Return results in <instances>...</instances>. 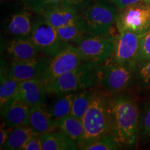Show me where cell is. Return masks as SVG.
Here are the masks:
<instances>
[{
	"instance_id": "cell-28",
	"label": "cell",
	"mask_w": 150,
	"mask_h": 150,
	"mask_svg": "<svg viewBox=\"0 0 150 150\" xmlns=\"http://www.w3.org/2000/svg\"><path fill=\"white\" fill-rule=\"evenodd\" d=\"M147 60H150V31L146 33L140 41L139 51L136 57V64Z\"/></svg>"
},
{
	"instance_id": "cell-5",
	"label": "cell",
	"mask_w": 150,
	"mask_h": 150,
	"mask_svg": "<svg viewBox=\"0 0 150 150\" xmlns=\"http://www.w3.org/2000/svg\"><path fill=\"white\" fill-rule=\"evenodd\" d=\"M116 38L112 35H87L76 45L83 61L102 65L112 59Z\"/></svg>"
},
{
	"instance_id": "cell-23",
	"label": "cell",
	"mask_w": 150,
	"mask_h": 150,
	"mask_svg": "<svg viewBox=\"0 0 150 150\" xmlns=\"http://www.w3.org/2000/svg\"><path fill=\"white\" fill-rule=\"evenodd\" d=\"M74 95L75 93H71L59 96L50 110L55 119L70 115Z\"/></svg>"
},
{
	"instance_id": "cell-29",
	"label": "cell",
	"mask_w": 150,
	"mask_h": 150,
	"mask_svg": "<svg viewBox=\"0 0 150 150\" xmlns=\"http://www.w3.org/2000/svg\"><path fill=\"white\" fill-rule=\"evenodd\" d=\"M140 132L145 138H150V102L145 108L140 125Z\"/></svg>"
},
{
	"instance_id": "cell-9",
	"label": "cell",
	"mask_w": 150,
	"mask_h": 150,
	"mask_svg": "<svg viewBox=\"0 0 150 150\" xmlns=\"http://www.w3.org/2000/svg\"><path fill=\"white\" fill-rule=\"evenodd\" d=\"M83 63L76 47L68 44L57 55L50 59L47 66L38 79L45 86L69 71L76 68Z\"/></svg>"
},
{
	"instance_id": "cell-32",
	"label": "cell",
	"mask_w": 150,
	"mask_h": 150,
	"mask_svg": "<svg viewBox=\"0 0 150 150\" xmlns=\"http://www.w3.org/2000/svg\"><path fill=\"white\" fill-rule=\"evenodd\" d=\"M13 129L14 128L7 126L4 122L1 125V128H0V147H1V149H2L3 146L8 140L11 133L12 132Z\"/></svg>"
},
{
	"instance_id": "cell-2",
	"label": "cell",
	"mask_w": 150,
	"mask_h": 150,
	"mask_svg": "<svg viewBox=\"0 0 150 150\" xmlns=\"http://www.w3.org/2000/svg\"><path fill=\"white\" fill-rule=\"evenodd\" d=\"M109 97L97 91H93L89 107L82 122L84 134L78 147L82 149L102 137L110 134L112 117Z\"/></svg>"
},
{
	"instance_id": "cell-30",
	"label": "cell",
	"mask_w": 150,
	"mask_h": 150,
	"mask_svg": "<svg viewBox=\"0 0 150 150\" xmlns=\"http://www.w3.org/2000/svg\"><path fill=\"white\" fill-rule=\"evenodd\" d=\"M61 4L76 9L80 14L90 4L89 0H61Z\"/></svg>"
},
{
	"instance_id": "cell-31",
	"label": "cell",
	"mask_w": 150,
	"mask_h": 150,
	"mask_svg": "<svg viewBox=\"0 0 150 150\" xmlns=\"http://www.w3.org/2000/svg\"><path fill=\"white\" fill-rule=\"evenodd\" d=\"M22 150H42L40 135L33 134L24 146Z\"/></svg>"
},
{
	"instance_id": "cell-33",
	"label": "cell",
	"mask_w": 150,
	"mask_h": 150,
	"mask_svg": "<svg viewBox=\"0 0 150 150\" xmlns=\"http://www.w3.org/2000/svg\"><path fill=\"white\" fill-rule=\"evenodd\" d=\"M120 10H122L129 6L140 2L142 0H108Z\"/></svg>"
},
{
	"instance_id": "cell-4",
	"label": "cell",
	"mask_w": 150,
	"mask_h": 150,
	"mask_svg": "<svg viewBox=\"0 0 150 150\" xmlns=\"http://www.w3.org/2000/svg\"><path fill=\"white\" fill-rule=\"evenodd\" d=\"M118 12L119 9L108 0H98L90 4L80 15L88 35H108Z\"/></svg>"
},
{
	"instance_id": "cell-26",
	"label": "cell",
	"mask_w": 150,
	"mask_h": 150,
	"mask_svg": "<svg viewBox=\"0 0 150 150\" xmlns=\"http://www.w3.org/2000/svg\"><path fill=\"white\" fill-rule=\"evenodd\" d=\"M24 5L31 11L42 13L50 7L61 5V0H23Z\"/></svg>"
},
{
	"instance_id": "cell-6",
	"label": "cell",
	"mask_w": 150,
	"mask_h": 150,
	"mask_svg": "<svg viewBox=\"0 0 150 150\" xmlns=\"http://www.w3.org/2000/svg\"><path fill=\"white\" fill-rule=\"evenodd\" d=\"M135 67L109 60L97 67V81L108 91L116 93L130 85L134 78Z\"/></svg>"
},
{
	"instance_id": "cell-7",
	"label": "cell",
	"mask_w": 150,
	"mask_h": 150,
	"mask_svg": "<svg viewBox=\"0 0 150 150\" xmlns=\"http://www.w3.org/2000/svg\"><path fill=\"white\" fill-rule=\"evenodd\" d=\"M29 36L40 53L50 58L57 55L69 44L61 40L56 28L44 18L33 23Z\"/></svg>"
},
{
	"instance_id": "cell-10",
	"label": "cell",
	"mask_w": 150,
	"mask_h": 150,
	"mask_svg": "<svg viewBox=\"0 0 150 150\" xmlns=\"http://www.w3.org/2000/svg\"><path fill=\"white\" fill-rule=\"evenodd\" d=\"M145 34L131 31L119 32V35L116 38L115 51L110 60L120 64L135 67L140 41Z\"/></svg>"
},
{
	"instance_id": "cell-15",
	"label": "cell",
	"mask_w": 150,
	"mask_h": 150,
	"mask_svg": "<svg viewBox=\"0 0 150 150\" xmlns=\"http://www.w3.org/2000/svg\"><path fill=\"white\" fill-rule=\"evenodd\" d=\"M29 126L38 135L53 132L57 128L56 119L43 105L31 107Z\"/></svg>"
},
{
	"instance_id": "cell-34",
	"label": "cell",
	"mask_w": 150,
	"mask_h": 150,
	"mask_svg": "<svg viewBox=\"0 0 150 150\" xmlns=\"http://www.w3.org/2000/svg\"><path fill=\"white\" fill-rule=\"evenodd\" d=\"M142 1H145L146 3H149L150 4V0H142Z\"/></svg>"
},
{
	"instance_id": "cell-14",
	"label": "cell",
	"mask_w": 150,
	"mask_h": 150,
	"mask_svg": "<svg viewBox=\"0 0 150 150\" xmlns=\"http://www.w3.org/2000/svg\"><path fill=\"white\" fill-rule=\"evenodd\" d=\"M42 15L43 18L56 29L83 23L80 13L76 9L63 4L46 9Z\"/></svg>"
},
{
	"instance_id": "cell-1",
	"label": "cell",
	"mask_w": 150,
	"mask_h": 150,
	"mask_svg": "<svg viewBox=\"0 0 150 150\" xmlns=\"http://www.w3.org/2000/svg\"><path fill=\"white\" fill-rule=\"evenodd\" d=\"M111 134L122 146L132 147L139 132V112L136 103L130 97L120 95L110 99Z\"/></svg>"
},
{
	"instance_id": "cell-8",
	"label": "cell",
	"mask_w": 150,
	"mask_h": 150,
	"mask_svg": "<svg viewBox=\"0 0 150 150\" xmlns=\"http://www.w3.org/2000/svg\"><path fill=\"white\" fill-rule=\"evenodd\" d=\"M118 32L131 31L138 33L150 31V4L140 1L120 10L116 18Z\"/></svg>"
},
{
	"instance_id": "cell-22",
	"label": "cell",
	"mask_w": 150,
	"mask_h": 150,
	"mask_svg": "<svg viewBox=\"0 0 150 150\" xmlns=\"http://www.w3.org/2000/svg\"><path fill=\"white\" fill-rule=\"evenodd\" d=\"M56 29L61 40L69 44L76 43L77 45L86 35H88L83 22Z\"/></svg>"
},
{
	"instance_id": "cell-25",
	"label": "cell",
	"mask_w": 150,
	"mask_h": 150,
	"mask_svg": "<svg viewBox=\"0 0 150 150\" xmlns=\"http://www.w3.org/2000/svg\"><path fill=\"white\" fill-rule=\"evenodd\" d=\"M122 147L111 134L102 137L93 143L86 146L85 150H116Z\"/></svg>"
},
{
	"instance_id": "cell-13",
	"label": "cell",
	"mask_w": 150,
	"mask_h": 150,
	"mask_svg": "<svg viewBox=\"0 0 150 150\" xmlns=\"http://www.w3.org/2000/svg\"><path fill=\"white\" fill-rule=\"evenodd\" d=\"M46 93L44 83L40 79L35 78L20 82L13 98L20 99L32 107L44 104Z\"/></svg>"
},
{
	"instance_id": "cell-24",
	"label": "cell",
	"mask_w": 150,
	"mask_h": 150,
	"mask_svg": "<svg viewBox=\"0 0 150 150\" xmlns=\"http://www.w3.org/2000/svg\"><path fill=\"white\" fill-rule=\"evenodd\" d=\"M20 82L11 78L8 75L3 76L1 74V85H0V106L1 108L6 103L14 97L18 90Z\"/></svg>"
},
{
	"instance_id": "cell-12",
	"label": "cell",
	"mask_w": 150,
	"mask_h": 150,
	"mask_svg": "<svg viewBox=\"0 0 150 150\" xmlns=\"http://www.w3.org/2000/svg\"><path fill=\"white\" fill-rule=\"evenodd\" d=\"M30 111L29 105L15 98L11 99L1 108L4 122L12 128L29 126Z\"/></svg>"
},
{
	"instance_id": "cell-18",
	"label": "cell",
	"mask_w": 150,
	"mask_h": 150,
	"mask_svg": "<svg viewBox=\"0 0 150 150\" xmlns=\"http://www.w3.org/2000/svg\"><path fill=\"white\" fill-rule=\"evenodd\" d=\"M57 128L65 135L77 144L81 141L84 134V128L82 120L68 115L65 117L56 119Z\"/></svg>"
},
{
	"instance_id": "cell-3",
	"label": "cell",
	"mask_w": 150,
	"mask_h": 150,
	"mask_svg": "<svg viewBox=\"0 0 150 150\" xmlns=\"http://www.w3.org/2000/svg\"><path fill=\"white\" fill-rule=\"evenodd\" d=\"M98 65L83 61L76 68L61 74L45 86L47 93L61 96L93 87L97 83Z\"/></svg>"
},
{
	"instance_id": "cell-17",
	"label": "cell",
	"mask_w": 150,
	"mask_h": 150,
	"mask_svg": "<svg viewBox=\"0 0 150 150\" xmlns=\"http://www.w3.org/2000/svg\"><path fill=\"white\" fill-rule=\"evenodd\" d=\"M42 150H75L77 144L63 133L49 132L40 135Z\"/></svg>"
},
{
	"instance_id": "cell-16",
	"label": "cell",
	"mask_w": 150,
	"mask_h": 150,
	"mask_svg": "<svg viewBox=\"0 0 150 150\" xmlns=\"http://www.w3.org/2000/svg\"><path fill=\"white\" fill-rule=\"evenodd\" d=\"M6 52L13 60H26L40 56V52L30 38L18 37L9 41Z\"/></svg>"
},
{
	"instance_id": "cell-27",
	"label": "cell",
	"mask_w": 150,
	"mask_h": 150,
	"mask_svg": "<svg viewBox=\"0 0 150 150\" xmlns=\"http://www.w3.org/2000/svg\"><path fill=\"white\" fill-rule=\"evenodd\" d=\"M135 70L140 84L150 87V60L138 63L135 66Z\"/></svg>"
},
{
	"instance_id": "cell-21",
	"label": "cell",
	"mask_w": 150,
	"mask_h": 150,
	"mask_svg": "<svg viewBox=\"0 0 150 150\" xmlns=\"http://www.w3.org/2000/svg\"><path fill=\"white\" fill-rule=\"evenodd\" d=\"M93 91L86 89L75 93L70 115L82 120L89 107Z\"/></svg>"
},
{
	"instance_id": "cell-11",
	"label": "cell",
	"mask_w": 150,
	"mask_h": 150,
	"mask_svg": "<svg viewBox=\"0 0 150 150\" xmlns=\"http://www.w3.org/2000/svg\"><path fill=\"white\" fill-rule=\"evenodd\" d=\"M50 57L43 56L26 60H13L8 68V75L19 82L39 78L50 63Z\"/></svg>"
},
{
	"instance_id": "cell-20",
	"label": "cell",
	"mask_w": 150,
	"mask_h": 150,
	"mask_svg": "<svg viewBox=\"0 0 150 150\" xmlns=\"http://www.w3.org/2000/svg\"><path fill=\"white\" fill-rule=\"evenodd\" d=\"M34 134L35 133L29 126L16 127L13 129L8 140L3 146L2 149L22 150L27 142Z\"/></svg>"
},
{
	"instance_id": "cell-19",
	"label": "cell",
	"mask_w": 150,
	"mask_h": 150,
	"mask_svg": "<svg viewBox=\"0 0 150 150\" xmlns=\"http://www.w3.org/2000/svg\"><path fill=\"white\" fill-rule=\"evenodd\" d=\"M32 27L30 15L27 11L11 16L7 24L8 32L17 37L29 36L31 34Z\"/></svg>"
}]
</instances>
